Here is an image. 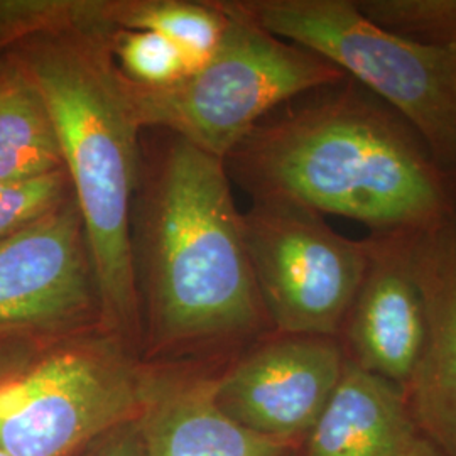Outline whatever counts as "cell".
<instances>
[{
  "mask_svg": "<svg viewBox=\"0 0 456 456\" xmlns=\"http://www.w3.org/2000/svg\"><path fill=\"white\" fill-rule=\"evenodd\" d=\"M69 456H147L139 418L103 431Z\"/></svg>",
  "mask_w": 456,
  "mask_h": 456,
  "instance_id": "obj_20",
  "label": "cell"
},
{
  "mask_svg": "<svg viewBox=\"0 0 456 456\" xmlns=\"http://www.w3.org/2000/svg\"><path fill=\"white\" fill-rule=\"evenodd\" d=\"M416 433L403 389L346 360L299 456H397Z\"/></svg>",
  "mask_w": 456,
  "mask_h": 456,
  "instance_id": "obj_13",
  "label": "cell"
},
{
  "mask_svg": "<svg viewBox=\"0 0 456 456\" xmlns=\"http://www.w3.org/2000/svg\"><path fill=\"white\" fill-rule=\"evenodd\" d=\"M448 176H450V181H452V186H453V191H455L456 196V163L453 164V167L450 169V173H448Z\"/></svg>",
  "mask_w": 456,
  "mask_h": 456,
  "instance_id": "obj_23",
  "label": "cell"
},
{
  "mask_svg": "<svg viewBox=\"0 0 456 456\" xmlns=\"http://www.w3.org/2000/svg\"><path fill=\"white\" fill-rule=\"evenodd\" d=\"M115 26L161 34L180 49L191 73L215 53L227 14L218 0H117Z\"/></svg>",
  "mask_w": 456,
  "mask_h": 456,
  "instance_id": "obj_15",
  "label": "cell"
},
{
  "mask_svg": "<svg viewBox=\"0 0 456 456\" xmlns=\"http://www.w3.org/2000/svg\"><path fill=\"white\" fill-rule=\"evenodd\" d=\"M63 169L46 100L12 53L0 56V180H33Z\"/></svg>",
  "mask_w": 456,
  "mask_h": 456,
  "instance_id": "obj_14",
  "label": "cell"
},
{
  "mask_svg": "<svg viewBox=\"0 0 456 456\" xmlns=\"http://www.w3.org/2000/svg\"><path fill=\"white\" fill-rule=\"evenodd\" d=\"M218 4L227 26L198 69L166 86L124 82L142 131L171 132L224 161L281 105L346 77L310 49L265 31L235 0Z\"/></svg>",
  "mask_w": 456,
  "mask_h": 456,
  "instance_id": "obj_4",
  "label": "cell"
},
{
  "mask_svg": "<svg viewBox=\"0 0 456 456\" xmlns=\"http://www.w3.org/2000/svg\"><path fill=\"white\" fill-rule=\"evenodd\" d=\"M224 166L252 201L338 215L370 235L421 232L456 210L421 134L348 77L281 105Z\"/></svg>",
  "mask_w": 456,
  "mask_h": 456,
  "instance_id": "obj_2",
  "label": "cell"
},
{
  "mask_svg": "<svg viewBox=\"0 0 456 456\" xmlns=\"http://www.w3.org/2000/svg\"><path fill=\"white\" fill-rule=\"evenodd\" d=\"M225 363H147L139 423L147 456H299L301 448L265 440L230 421L215 404Z\"/></svg>",
  "mask_w": 456,
  "mask_h": 456,
  "instance_id": "obj_12",
  "label": "cell"
},
{
  "mask_svg": "<svg viewBox=\"0 0 456 456\" xmlns=\"http://www.w3.org/2000/svg\"><path fill=\"white\" fill-rule=\"evenodd\" d=\"M131 252L147 363H227L274 331L224 161L171 132H142Z\"/></svg>",
  "mask_w": 456,
  "mask_h": 456,
  "instance_id": "obj_1",
  "label": "cell"
},
{
  "mask_svg": "<svg viewBox=\"0 0 456 456\" xmlns=\"http://www.w3.org/2000/svg\"><path fill=\"white\" fill-rule=\"evenodd\" d=\"M37 343L0 338V389L20 374L43 350Z\"/></svg>",
  "mask_w": 456,
  "mask_h": 456,
  "instance_id": "obj_21",
  "label": "cell"
},
{
  "mask_svg": "<svg viewBox=\"0 0 456 456\" xmlns=\"http://www.w3.org/2000/svg\"><path fill=\"white\" fill-rule=\"evenodd\" d=\"M397 456H446L431 440L421 433H416Z\"/></svg>",
  "mask_w": 456,
  "mask_h": 456,
  "instance_id": "obj_22",
  "label": "cell"
},
{
  "mask_svg": "<svg viewBox=\"0 0 456 456\" xmlns=\"http://www.w3.org/2000/svg\"><path fill=\"white\" fill-rule=\"evenodd\" d=\"M115 29L110 24L68 28L41 34L11 53L48 103L92 248L103 328L141 357L131 213L144 131L112 54Z\"/></svg>",
  "mask_w": 456,
  "mask_h": 456,
  "instance_id": "obj_3",
  "label": "cell"
},
{
  "mask_svg": "<svg viewBox=\"0 0 456 456\" xmlns=\"http://www.w3.org/2000/svg\"><path fill=\"white\" fill-rule=\"evenodd\" d=\"M247 254L274 331L338 338L369 264V240H350L323 215L252 201L242 213Z\"/></svg>",
  "mask_w": 456,
  "mask_h": 456,
  "instance_id": "obj_7",
  "label": "cell"
},
{
  "mask_svg": "<svg viewBox=\"0 0 456 456\" xmlns=\"http://www.w3.org/2000/svg\"><path fill=\"white\" fill-rule=\"evenodd\" d=\"M144 379L146 362L105 330L45 346L0 389V452L71 455L141 416Z\"/></svg>",
  "mask_w": 456,
  "mask_h": 456,
  "instance_id": "obj_6",
  "label": "cell"
},
{
  "mask_svg": "<svg viewBox=\"0 0 456 456\" xmlns=\"http://www.w3.org/2000/svg\"><path fill=\"white\" fill-rule=\"evenodd\" d=\"M0 456H7V455H4V453H2V452H0Z\"/></svg>",
  "mask_w": 456,
  "mask_h": 456,
  "instance_id": "obj_24",
  "label": "cell"
},
{
  "mask_svg": "<svg viewBox=\"0 0 456 456\" xmlns=\"http://www.w3.org/2000/svg\"><path fill=\"white\" fill-rule=\"evenodd\" d=\"M112 54L122 75L142 86H166L188 75L180 49L152 31L115 29Z\"/></svg>",
  "mask_w": 456,
  "mask_h": 456,
  "instance_id": "obj_18",
  "label": "cell"
},
{
  "mask_svg": "<svg viewBox=\"0 0 456 456\" xmlns=\"http://www.w3.org/2000/svg\"><path fill=\"white\" fill-rule=\"evenodd\" d=\"M412 262L426 337L404 397L418 431L444 455L456 456V210L412 233Z\"/></svg>",
  "mask_w": 456,
  "mask_h": 456,
  "instance_id": "obj_11",
  "label": "cell"
},
{
  "mask_svg": "<svg viewBox=\"0 0 456 456\" xmlns=\"http://www.w3.org/2000/svg\"><path fill=\"white\" fill-rule=\"evenodd\" d=\"M265 31L310 49L421 134L448 175L456 163V48L391 33L355 0H235Z\"/></svg>",
  "mask_w": 456,
  "mask_h": 456,
  "instance_id": "obj_5",
  "label": "cell"
},
{
  "mask_svg": "<svg viewBox=\"0 0 456 456\" xmlns=\"http://www.w3.org/2000/svg\"><path fill=\"white\" fill-rule=\"evenodd\" d=\"M345 362L335 337L271 331L220 369L215 404L245 431L301 448L335 391Z\"/></svg>",
  "mask_w": 456,
  "mask_h": 456,
  "instance_id": "obj_9",
  "label": "cell"
},
{
  "mask_svg": "<svg viewBox=\"0 0 456 456\" xmlns=\"http://www.w3.org/2000/svg\"><path fill=\"white\" fill-rule=\"evenodd\" d=\"M115 7L117 0H0V56L41 34L115 26Z\"/></svg>",
  "mask_w": 456,
  "mask_h": 456,
  "instance_id": "obj_16",
  "label": "cell"
},
{
  "mask_svg": "<svg viewBox=\"0 0 456 456\" xmlns=\"http://www.w3.org/2000/svg\"><path fill=\"white\" fill-rule=\"evenodd\" d=\"M73 198L65 169L33 180H0V244Z\"/></svg>",
  "mask_w": 456,
  "mask_h": 456,
  "instance_id": "obj_19",
  "label": "cell"
},
{
  "mask_svg": "<svg viewBox=\"0 0 456 456\" xmlns=\"http://www.w3.org/2000/svg\"><path fill=\"white\" fill-rule=\"evenodd\" d=\"M360 12L412 41L456 48V0H355Z\"/></svg>",
  "mask_w": 456,
  "mask_h": 456,
  "instance_id": "obj_17",
  "label": "cell"
},
{
  "mask_svg": "<svg viewBox=\"0 0 456 456\" xmlns=\"http://www.w3.org/2000/svg\"><path fill=\"white\" fill-rule=\"evenodd\" d=\"M103 328L75 196L0 244V338L49 346Z\"/></svg>",
  "mask_w": 456,
  "mask_h": 456,
  "instance_id": "obj_8",
  "label": "cell"
},
{
  "mask_svg": "<svg viewBox=\"0 0 456 456\" xmlns=\"http://www.w3.org/2000/svg\"><path fill=\"white\" fill-rule=\"evenodd\" d=\"M367 240V271L338 340L346 360L404 392L426 337L423 293L412 262V233L370 235Z\"/></svg>",
  "mask_w": 456,
  "mask_h": 456,
  "instance_id": "obj_10",
  "label": "cell"
}]
</instances>
